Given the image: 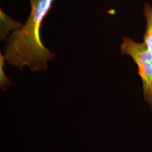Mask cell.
Segmentation results:
<instances>
[{"label":"cell","instance_id":"5","mask_svg":"<svg viewBox=\"0 0 152 152\" xmlns=\"http://www.w3.org/2000/svg\"><path fill=\"white\" fill-rule=\"evenodd\" d=\"M5 58L4 55H2V53H0V86L1 89L5 91L10 86L12 85L10 80L6 76L4 72V67L5 66Z\"/></svg>","mask_w":152,"mask_h":152},{"label":"cell","instance_id":"3","mask_svg":"<svg viewBox=\"0 0 152 152\" xmlns=\"http://www.w3.org/2000/svg\"><path fill=\"white\" fill-rule=\"evenodd\" d=\"M0 22L1 30L0 36L1 39H5L7 35L10 32L19 29L23 26V24L12 19L10 16L7 15L1 9L0 10Z\"/></svg>","mask_w":152,"mask_h":152},{"label":"cell","instance_id":"4","mask_svg":"<svg viewBox=\"0 0 152 152\" xmlns=\"http://www.w3.org/2000/svg\"><path fill=\"white\" fill-rule=\"evenodd\" d=\"M144 15L146 20V30L143 42L152 53V6L149 2L144 4Z\"/></svg>","mask_w":152,"mask_h":152},{"label":"cell","instance_id":"1","mask_svg":"<svg viewBox=\"0 0 152 152\" xmlns=\"http://www.w3.org/2000/svg\"><path fill=\"white\" fill-rule=\"evenodd\" d=\"M54 0H29L31 12L19 29L10 34L4 49L6 61L19 71L27 66L32 72L46 71L56 53L44 46L40 28Z\"/></svg>","mask_w":152,"mask_h":152},{"label":"cell","instance_id":"2","mask_svg":"<svg viewBox=\"0 0 152 152\" xmlns=\"http://www.w3.org/2000/svg\"><path fill=\"white\" fill-rule=\"evenodd\" d=\"M121 54L128 55L132 58L138 67L140 77L143 97L152 110V53L144 42L137 43L124 36L120 46Z\"/></svg>","mask_w":152,"mask_h":152}]
</instances>
